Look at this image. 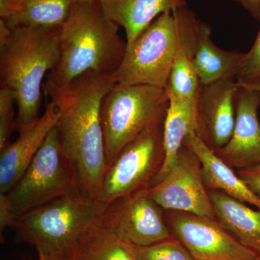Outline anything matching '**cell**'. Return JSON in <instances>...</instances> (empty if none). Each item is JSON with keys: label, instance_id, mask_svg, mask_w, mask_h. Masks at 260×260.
<instances>
[{"label": "cell", "instance_id": "obj_1", "mask_svg": "<svg viewBox=\"0 0 260 260\" xmlns=\"http://www.w3.org/2000/svg\"><path fill=\"white\" fill-rule=\"evenodd\" d=\"M115 83L114 74L90 71L63 86L47 80L43 86L57 110L55 127L78 191L95 199L107 169L101 104Z\"/></svg>", "mask_w": 260, "mask_h": 260}, {"label": "cell", "instance_id": "obj_2", "mask_svg": "<svg viewBox=\"0 0 260 260\" xmlns=\"http://www.w3.org/2000/svg\"><path fill=\"white\" fill-rule=\"evenodd\" d=\"M60 28L11 29L0 20V83L14 95L18 131L40 116L44 77L59 60Z\"/></svg>", "mask_w": 260, "mask_h": 260}, {"label": "cell", "instance_id": "obj_3", "mask_svg": "<svg viewBox=\"0 0 260 260\" xmlns=\"http://www.w3.org/2000/svg\"><path fill=\"white\" fill-rule=\"evenodd\" d=\"M119 28L99 0L73 2L59 32V62L46 80L63 86L88 72L114 74L126 50Z\"/></svg>", "mask_w": 260, "mask_h": 260}, {"label": "cell", "instance_id": "obj_4", "mask_svg": "<svg viewBox=\"0 0 260 260\" xmlns=\"http://www.w3.org/2000/svg\"><path fill=\"white\" fill-rule=\"evenodd\" d=\"M107 204L82 194L61 197L18 215L15 240L36 248L40 257L69 251L89 229L100 223Z\"/></svg>", "mask_w": 260, "mask_h": 260}, {"label": "cell", "instance_id": "obj_5", "mask_svg": "<svg viewBox=\"0 0 260 260\" xmlns=\"http://www.w3.org/2000/svg\"><path fill=\"white\" fill-rule=\"evenodd\" d=\"M169 106L166 88L114 84L101 104L107 167L140 135L164 125Z\"/></svg>", "mask_w": 260, "mask_h": 260}, {"label": "cell", "instance_id": "obj_6", "mask_svg": "<svg viewBox=\"0 0 260 260\" xmlns=\"http://www.w3.org/2000/svg\"><path fill=\"white\" fill-rule=\"evenodd\" d=\"M184 8L159 15L126 46L124 59L114 73L116 83L167 88L182 37Z\"/></svg>", "mask_w": 260, "mask_h": 260}, {"label": "cell", "instance_id": "obj_7", "mask_svg": "<svg viewBox=\"0 0 260 260\" xmlns=\"http://www.w3.org/2000/svg\"><path fill=\"white\" fill-rule=\"evenodd\" d=\"M78 194H81L55 126L22 177L6 193L16 217L56 198Z\"/></svg>", "mask_w": 260, "mask_h": 260}, {"label": "cell", "instance_id": "obj_8", "mask_svg": "<svg viewBox=\"0 0 260 260\" xmlns=\"http://www.w3.org/2000/svg\"><path fill=\"white\" fill-rule=\"evenodd\" d=\"M164 158L161 125L140 135L108 165L99 200L107 205L119 198L149 189L160 172Z\"/></svg>", "mask_w": 260, "mask_h": 260}, {"label": "cell", "instance_id": "obj_9", "mask_svg": "<svg viewBox=\"0 0 260 260\" xmlns=\"http://www.w3.org/2000/svg\"><path fill=\"white\" fill-rule=\"evenodd\" d=\"M164 214L173 237L194 260H256L259 257L215 218L177 210H164Z\"/></svg>", "mask_w": 260, "mask_h": 260}, {"label": "cell", "instance_id": "obj_10", "mask_svg": "<svg viewBox=\"0 0 260 260\" xmlns=\"http://www.w3.org/2000/svg\"><path fill=\"white\" fill-rule=\"evenodd\" d=\"M99 224L135 246L152 245L173 237L164 210L148 189L107 204Z\"/></svg>", "mask_w": 260, "mask_h": 260}, {"label": "cell", "instance_id": "obj_11", "mask_svg": "<svg viewBox=\"0 0 260 260\" xmlns=\"http://www.w3.org/2000/svg\"><path fill=\"white\" fill-rule=\"evenodd\" d=\"M148 193L164 210H177L215 218L196 154L183 145L171 170Z\"/></svg>", "mask_w": 260, "mask_h": 260}, {"label": "cell", "instance_id": "obj_12", "mask_svg": "<svg viewBox=\"0 0 260 260\" xmlns=\"http://www.w3.org/2000/svg\"><path fill=\"white\" fill-rule=\"evenodd\" d=\"M238 88L235 79L200 85L195 132L214 151L223 148L232 138L235 126Z\"/></svg>", "mask_w": 260, "mask_h": 260}, {"label": "cell", "instance_id": "obj_13", "mask_svg": "<svg viewBox=\"0 0 260 260\" xmlns=\"http://www.w3.org/2000/svg\"><path fill=\"white\" fill-rule=\"evenodd\" d=\"M259 106L258 90L239 85L232 138L223 148L215 150L219 158L233 169L237 170L260 164Z\"/></svg>", "mask_w": 260, "mask_h": 260}, {"label": "cell", "instance_id": "obj_14", "mask_svg": "<svg viewBox=\"0 0 260 260\" xmlns=\"http://www.w3.org/2000/svg\"><path fill=\"white\" fill-rule=\"evenodd\" d=\"M57 119L55 105L48 103L44 114L19 129L18 138L0 151V193L6 194L22 177Z\"/></svg>", "mask_w": 260, "mask_h": 260}, {"label": "cell", "instance_id": "obj_15", "mask_svg": "<svg viewBox=\"0 0 260 260\" xmlns=\"http://www.w3.org/2000/svg\"><path fill=\"white\" fill-rule=\"evenodd\" d=\"M184 145L192 150L200 159L207 189L223 191L231 198L260 210V198L249 189L233 168L221 160L198 133L191 132Z\"/></svg>", "mask_w": 260, "mask_h": 260}, {"label": "cell", "instance_id": "obj_16", "mask_svg": "<svg viewBox=\"0 0 260 260\" xmlns=\"http://www.w3.org/2000/svg\"><path fill=\"white\" fill-rule=\"evenodd\" d=\"M104 14L126 32V46L159 15L186 6V0H99Z\"/></svg>", "mask_w": 260, "mask_h": 260}, {"label": "cell", "instance_id": "obj_17", "mask_svg": "<svg viewBox=\"0 0 260 260\" xmlns=\"http://www.w3.org/2000/svg\"><path fill=\"white\" fill-rule=\"evenodd\" d=\"M215 217L243 246L260 257V210H254L223 191L208 190Z\"/></svg>", "mask_w": 260, "mask_h": 260}, {"label": "cell", "instance_id": "obj_18", "mask_svg": "<svg viewBox=\"0 0 260 260\" xmlns=\"http://www.w3.org/2000/svg\"><path fill=\"white\" fill-rule=\"evenodd\" d=\"M73 0H0V20L10 28L61 27Z\"/></svg>", "mask_w": 260, "mask_h": 260}, {"label": "cell", "instance_id": "obj_19", "mask_svg": "<svg viewBox=\"0 0 260 260\" xmlns=\"http://www.w3.org/2000/svg\"><path fill=\"white\" fill-rule=\"evenodd\" d=\"M211 27L202 22L193 55V65L200 84L209 85L235 79L244 53L220 49L211 39Z\"/></svg>", "mask_w": 260, "mask_h": 260}, {"label": "cell", "instance_id": "obj_20", "mask_svg": "<svg viewBox=\"0 0 260 260\" xmlns=\"http://www.w3.org/2000/svg\"><path fill=\"white\" fill-rule=\"evenodd\" d=\"M169 106L164 124V147L165 158L160 172L152 182L155 185L167 176L175 162L184 139L198 126L197 103L168 94Z\"/></svg>", "mask_w": 260, "mask_h": 260}, {"label": "cell", "instance_id": "obj_21", "mask_svg": "<svg viewBox=\"0 0 260 260\" xmlns=\"http://www.w3.org/2000/svg\"><path fill=\"white\" fill-rule=\"evenodd\" d=\"M71 253L75 260H138L135 246L100 224L84 233Z\"/></svg>", "mask_w": 260, "mask_h": 260}, {"label": "cell", "instance_id": "obj_22", "mask_svg": "<svg viewBox=\"0 0 260 260\" xmlns=\"http://www.w3.org/2000/svg\"><path fill=\"white\" fill-rule=\"evenodd\" d=\"M138 260H194L175 237L147 246H135Z\"/></svg>", "mask_w": 260, "mask_h": 260}, {"label": "cell", "instance_id": "obj_23", "mask_svg": "<svg viewBox=\"0 0 260 260\" xmlns=\"http://www.w3.org/2000/svg\"><path fill=\"white\" fill-rule=\"evenodd\" d=\"M14 95L9 89L0 87V151L10 143L13 131L16 129Z\"/></svg>", "mask_w": 260, "mask_h": 260}, {"label": "cell", "instance_id": "obj_24", "mask_svg": "<svg viewBox=\"0 0 260 260\" xmlns=\"http://www.w3.org/2000/svg\"><path fill=\"white\" fill-rule=\"evenodd\" d=\"M258 21L259 29L255 42L249 51L244 53L236 77L237 83L240 85L250 83L260 78V18Z\"/></svg>", "mask_w": 260, "mask_h": 260}, {"label": "cell", "instance_id": "obj_25", "mask_svg": "<svg viewBox=\"0 0 260 260\" xmlns=\"http://www.w3.org/2000/svg\"><path fill=\"white\" fill-rule=\"evenodd\" d=\"M237 173L249 189L260 198V164L237 169Z\"/></svg>", "mask_w": 260, "mask_h": 260}, {"label": "cell", "instance_id": "obj_26", "mask_svg": "<svg viewBox=\"0 0 260 260\" xmlns=\"http://www.w3.org/2000/svg\"><path fill=\"white\" fill-rule=\"evenodd\" d=\"M16 215L13 211L8 197L0 193V232L3 234L8 227H13Z\"/></svg>", "mask_w": 260, "mask_h": 260}, {"label": "cell", "instance_id": "obj_27", "mask_svg": "<svg viewBox=\"0 0 260 260\" xmlns=\"http://www.w3.org/2000/svg\"><path fill=\"white\" fill-rule=\"evenodd\" d=\"M242 5L243 8L247 10L252 18L259 20L260 18V0H234Z\"/></svg>", "mask_w": 260, "mask_h": 260}, {"label": "cell", "instance_id": "obj_28", "mask_svg": "<svg viewBox=\"0 0 260 260\" xmlns=\"http://www.w3.org/2000/svg\"><path fill=\"white\" fill-rule=\"evenodd\" d=\"M46 260H75L71 253V249L59 254H54L45 258Z\"/></svg>", "mask_w": 260, "mask_h": 260}, {"label": "cell", "instance_id": "obj_29", "mask_svg": "<svg viewBox=\"0 0 260 260\" xmlns=\"http://www.w3.org/2000/svg\"><path fill=\"white\" fill-rule=\"evenodd\" d=\"M238 85H240V86H245L248 87V88L255 89V90H258L260 93V78L251 82L250 83L242 84V85L238 84Z\"/></svg>", "mask_w": 260, "mask_h": 260}, {"label": "cell", "instance_id": "obj_30", "mask_svg": "<svg viewBox=\"0 0 260 260\" xmlns=\"http://www.w3.org/2000/svg\"><path fill=\"white\" fill-rule=\"evenodd\" d=\"M94 0H73V2H91Z\"/></svg>", "mask_w": 260, "mask_h": 260}, {"label": "cell", "instance_id": "obj_31", "mask_svg": "<svg viewBox=\"0 0 260 260\" xmlns=\"http://www.w3.org/2000/svg\"><path fill=\"white\" fill-rule=\"evenodd\" d=\"M39 260H46V259H45V258L40 257V256H39Z\"/></svg>", "mask_w": 260, "mask_h": 260}, {"label": "cell", "instance_id": "obj_32", "mask_svg": "<svg viewBox=\"0 0 260 260\" xmlns=\"http://www.w3.org/2000/svg\"><path fill=\"white\" fill-rule=\"evenodd\" d=\"M256 260H260V257H258Z\"/></svg>", "mask_w": 260, "mask_h": 260}]
</instances>
